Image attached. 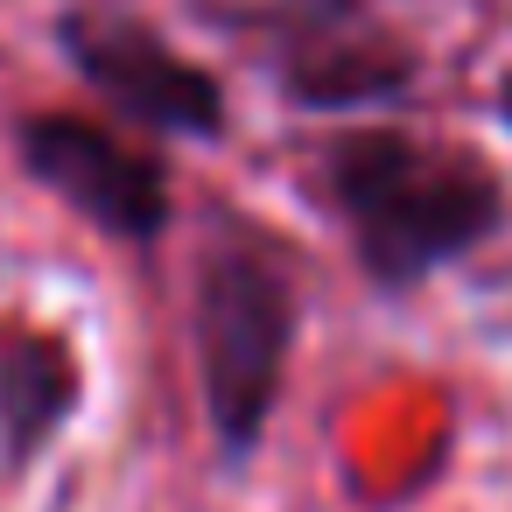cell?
I'll return each mask as SVG.
<instances>
[{"label":"cell","instance_id":"7","mask_svg":"<svg viewBox=\"0 0 512 512\" xmlns=\"http://www.w3.org/2000/svg\"><path fill=\"white\" fill-rule=\"evenodd\" d=\"M218 15H246V22H302V15H337L344 0H211Z\"/></svg>","mask_w":512,"mask_h":512},{"label":"cell","instance_id":"4","mask_svg":"<svg viewBox=\"0 0 512 512\" xmlns=\"http://www.w3.org/2000/svg\"><path fill=\"white\" fill-rule=\"evenodd\" d=\"M22 162L43 190H57L71 211H85L99 232L113 239H155L169 225V183L148 155H134L127 141H113L92 120L71 113H43L22 127Z\"/></svg>","mask_w":512,"mask_h":512},{"label":"cell","instance_id":"5","mask_svg":"<svg viewBox=\"0 0 512 512\" xmlns=\"http://www.w3.org/2000/svg\"><path fill=\"white\" fill-rule=\"evenodd\" d=\"M78 393L85 379L64 337L29 323L0 330V456H8V470L36 463L64 435V421L78 414Z\"/></svg>","mask_w":512,"mask_h":512},{"label":"cell","instance_id":"1","mask_svg":"<svg viewBox=\"0 0 512 512\" xmlns=\"http://www.w3.org/2000/svg\"><path fill=\"white\" fill-rule=\"evenodd\" d=\"M330 197L358 239V260L386 288H414L442 260L470 253L498 211V176L463 148H428L414 134H351L330 148Z\"/></svg>","mask_w":512,"mask_h":512},{"label":"cell","instance_id":"2","mask_svg":"<svg viewBox=\"0 0 512 512\" xmlns=\"http://www.w3.org/2000/svg\"><path fill=\"white\" fill-rule=\"evenodd\" d=\"M295 344V281L260 239H218L197 274V372L211 435L225 456H246L267 435Z\"/></svg>","mask_w":512,"mask_h":512},{"label":"cell","instance_id":"3","mask_svg":"<svg viewBox=\"0 0 512 512\" xmlns=\"http://www.w3.org/2000/svg\"><path fill=\"white\" fill-rule=\"evenodd\" d=\"M64 50L71 64L134 120L162 127V134H218L225 120V99L218 85L183 64L155 29H141L134 15H113V8H78L64 22Z\"/></svg>","mask_w":512,"mask_h":512},{"label":"cell","instance_id":"8","mask_svg":"<svg viewBox=\"0 0 512 512\" xmlns=\"http://www.w3.org/2000/svg\"><path fill=\"white\" fill-rule=\"evenodd\" d=\"M498 106H505V120H512V78H505V99H498Z\"/></svg>","mask_w":512,"mask_h":512},{"label":"cell","instance_id":"6","mask_svg":"<svg viewBox=\"0 0 512 512\" xmlns=\"http://www.w3.org/2000/svg\"><path fill=\"white\" fill-rule=\"evenodd\" d=\"M288 85L316 106H351V99H379L393 85H407V57L400 43H372V36H337V43H309L288 64Z\"/></svg>","mask_w":512,"mask_h":512}]
</instances>
